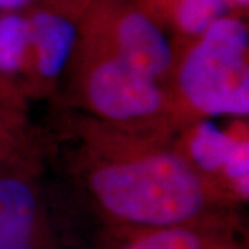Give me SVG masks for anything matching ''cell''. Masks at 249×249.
Returning a JSON list of instances; mask_svg holds the SVG:
<instances>
[{
  "instance_id": "obj_12",
  "label": "cell",
  "mask_w": 249,
  "mask_h": 249,
  "mask_svg": "<svg viewBox=\"0 0 249 249\" xmlns=\"http://www.w3.org/2000/svg\"><path fill=\"white\" fill-rule=\"evenodd\" d=\"M6 139H7V134H6V130H4V124L0 119V148H7Z\"/></svg>"
},
{
  "instance_id": "obj_4",
  "label": "cell",
  "mask_w": 249,
  "mask_h": 249,
  "mask_svg": "<svg viewBox=\"0 0 249 249\" xmlns=\"http://www.w3.org/2000/svg\"><path fill=\"white\" fill-rule=\"evenodd\" d=\"M114 55L139 71L158 79L173 62L172 47L157 24L144 10L127 9L114 22Z\"/></svg>"
},
{
  "instance_id": "obj_9",
  "label": "cell",
  "mask_w": 249,
  "mask_h": 249,
  "mask_svg": "<svg viewBox=\"0 0 249 249\" xmlns=\"http://www.w3.org/2000/svg\"><path fill=\"white\" fill-rule=\"evenodd\" d=\"M124 249H213V247L205 235L184 224L151 229Z\"/></svg>"
},
{
  "instance_id": "obj_7",
  "label": "cell",
  "mask_w": 249,
  "mask_h": 249,
  "mask_svg": "<svg viewBox=\"0 0 249 249\" xmlns=\"http://www.w3.org/2000/svg\"><path fill=\"white\" fill-rule=\"evenodd\" d=\"M238 139L216 127L212 122H202L188 140V163L198 172H222Z\"/></svg>"
},
{
  "instance_id": "obj_10",
  "label": "cell",
  "mask_w": 249,
  "mask_h": 249,
  "mask_svg": "<svg viewBox=\"0 0 249 249\" xmlns=\"http://www.w3.org/2000/svg\"><path fill=\"white\" fill-rule=\"evenodd\" d=\"M227 4V0H166L170 17L193 27L205 25L222 17Z\"/></svg>"
},
{
  "instance_id": "obj_5",
  "label": "cell",
  "mask_w": 249,
  "mask_h": 249,
  "mask_svg": "<svg viewBox=\"0 0 249 249\" xmlns=\"http://www.w3.org/2000/svg\"><path fill=\"white\" fill-rule=\"evenodd\" d=\"M31 35V55L35 57L37 72L55 78L70 60L78 40V28L67 17L52 11H37L28 17Z\"/></svg>"
},
{
  "instance_id": "obj_13",
  "label": "cell",
  "mask_w": 249,
  "mask_h": 249,
  "mask_svg": "<svg viewBox=\"0 0 249 249\" xmlns=\"http://www.w3.org/2000/svg\"><path fill=\"white\" fill-rule=\"evenodd\" d=\"M229 3H234L235 6H240V7H247L249 3V0H227Z\"/></svg>"
},
{
  "instance_id": "obj_8",
  "label": "cell",
  "mask_w": 249,
  "mask_h": 249,
  "mask_svg": "<svg viewBox=\"0 0 249 249\" xmlns=\"http://www.w3.org/2000/svg\"><path fill=\"white\" fill-rule=\"evenodd\" d=\"M31 35L28 18L18 13L0 14V75L22 71L29 60Z\"/></svg>"
},
{
  "instance_id": "obj_2",
  "label": "cell",
  "mask_w": 249,
  "mask_h": 249,
  "mask_svg": "<svg viewBox=\"0 0 249 249\" xmlns=\"http://www.w3.org/2000/svg\"><path fill=\"white\" fill-rule=\"evenodd\" d=\"M248 29L230 17H219L199 35L178 71L186 101L204 115L249 114Z\"/></svg>"
},
{
  "instance_id": "obj_3",
  "label": "cell",
  "mask_w": 249,
  "mask_h": 249,
  "mask_svg": "<svg viewBox=\"0 0 249 249\" xmlns=\"http://www.w3.org/2000/svg\"><path fill=\"white\" fill-rule=\"evenodd\" d=\"M85 93L98 115L121 124L157 115L165 103L158 79L114 54L90 70Z\"/></svg>"
},
{
  "instance_id": "obj_6",
  "label": "cell",
  "mask_w": 249,
  "mask_h": 249,
  "mask_svg": "<svg viewBox=\"0 0 249 249\" xmlns=\"http://www.w3.org/2000/svg\"><path fill=\"white\" fill-rule=\"evenodd\" d=\"M37 205L32 188L0 176V249H34Z\"/></svg>"
},
{
  "instance_id": "obj_11",
  "label": "cell",
  "mask_w": 249,
  "mask_h": 249,
  "mask_svg": "<svg viewBox=\"0 0 249 249\" xmlns=\"http://www.w3.org/2000/svg\"><path fill=\"white\" fill-rule=\"evenodd\" d=\"M32 0H0V14L16 13L17 10L28 6Z\"/></svg>"
},
{
  "instance_id": "obj_1",
  "label": "cell",
  "mask_w": 249,
  "mask_h": 249,
  "mask_svg": "<svg viewBox=\"0 0 249 249\" xmlns=\"http://www.w3.org/2000/svg\"><path fill=\"white\" fill-rule=\"evenodd\" d=\"M89 186L108 213L150 229L188 224L208 196L188 160L166 151L104 162L91 170Z\"/></svg>"
}]
</instances>
